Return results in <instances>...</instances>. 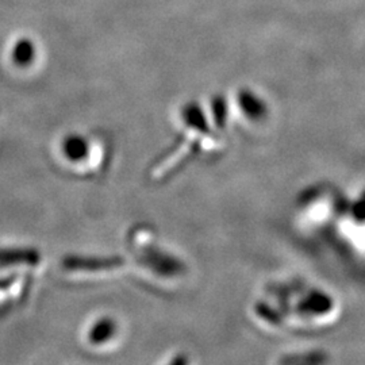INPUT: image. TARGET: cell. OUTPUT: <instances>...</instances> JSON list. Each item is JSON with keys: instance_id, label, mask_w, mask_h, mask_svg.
<instances>
[{"instance_id": "6da1fadb", "label": "cell", "mask_w": 365, "mask_h": 365, "mask_svg": "<svg viewBox=\"0 0 365 365\" xmlns=\"http://www.w3.org/2000/svg\"><path fill=\"white\" fill-rule=\"evenodd\" d=\"M39 257L37 252L34 250H24V249H11V250H0V265H9V264H36L38 262Z\"/></svg>"}, {"instance_id": "7a4b0ae2", "label": "cell", "mask_w": 365, "mask_h": 365, "mask_svg": "<svg viewBox=\"0 0 365 365\" xmlns=\"http://www.w3.org/2000/svg\"><path fill=\"white\" fill-rule=\"evenodd\" d=\"M64 152L66 156L73 161H78L80 158L87 155L88 146L87 143L80 137H69L64 144Z\"/></svg>"}, {"instance_id": "3957f363", "label": "cell", "mask_w": 365, "mask_h": 365, "mask_svg": "<svg viewBox=\"0 0 365 365\" xmlns=\"http://www.w3.org/2000/svg\"><path fill=\"white\" fill-rule=\"evenodd\" d=\"M13 54L16 64L26 66L31 61V58L34 56V49L29 41H22L15 46Z\"/></svg>"}, {"instance_id": "277c9868", "label": "cell", "mask_w": 365, "mask_h": 365, "mask_svg": "<svg viewBox=\"0 0 365 365\" xmlns=\"http://www.w3.org/2000/svg\"><path fill=\"white\" fill-rule=\"evenodd\" d=\"M114 325L111 321H101L96 327L91 330V339L93 342H102L113 336Z\"/></svg>"}]
</instances>
